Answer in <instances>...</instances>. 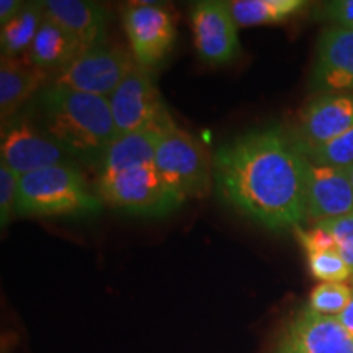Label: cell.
I'll use <instances>...</instances> for the list:
<instances>
[{
	"instance_id": "cell-1",
	"label": "cell",
	"mask_w": 353,
	"mask_h": 353,
	"mask_svg": "<svg viewBox=\"0 0 353 353\" xmlns=\"http://www.w3.org/2000/svg\"><path fill=\"white\" fill-rule=\"evenodd\" d=\"M306 162L280 128L254 130L214 152L213 190L268 231L294 229L306 218Z\"/></svg>"
},
{
	"instance_id": "cell-2",
	"label": "cell",
	"mask_w": 353,
	"mask_h": 353,
	"mask_svg": "<svg viewBox=\"0 0 353 353\" xmlns=\"http://www.w3.org/2000/svg\"><path fill=\"white\" fill-rule=\"evenodd\" d=\"M33 110L34 125L72 161L100 170L105 154L118 136L108 99L51 83L34 99Z\"/></svg>"
},
{
	"instance_id": "cell-3",
	"label": "cell",
	"mask_w": 353,
	"mask_h": 353,
	"mask_svg": "<svg viewBox=\"0 0 353 353\" xmlns=\"http://www.w3.org/2000/svg\"><path fill=\"white\" fill-rule=\"evenodd\" d=\"M101 206L76 165H52L20 176L17 216L21 218H81L100 213Z\"/></svg>"
},
{
	"instance_id": "cell-4",
	"label": "cell",
	"mask_w": 353,
	"mask_h": 353,
	"mask_svg": "<svg viewBox=\"0 0 353 353\" xmlns=\"http://www.w3.org/2000/svg\"><path fill=\"white\" fill-rule=\"evenodd\" d=\"M97 195L110 208L148 218L167 216L187 201L154 164L99 174Z\"/></svg>"
},
{
	"instance_id": "cell-5",
	"label": "cell",
	"mask_w": 353,
	"mask_h": 353,
	"mask_svg": "<svg viewBox=\"0 0 353 353\" xmlns=\"http://www.w3.org/2000/svg\"><path fill=\"white\" fill-rule=\"evenodd\" d=\"M154 165L185 200L203 198L213 190V157L175 123L161 132Z\"/></svg>"
},
{
	"instance_id": "cell-6",
	"label": "cell",
	"mask_w": 353,
	"mask_h": 353,
	"mask_svg": "<svg viewBox=\"0 0 353 353\" xmlns=\"http://www.w3.org/2000/svg\"><path fill=\"white\" fill-rule=\"evenodd\" d=\"M136 65L138 63L131 52L120 46L100 43L56 72L52 85L110 99Z\"/></svg>"
},
{
	"instance_id": "cell-7",
	"label": "cell",
	"mask_w": 353,
	"mask_h": 353,
	"mask_svg": "<svg viewBox=\"0 0 353 353\" xmlns=\"http://www.w3.org/2000/svg\"><path fill=\"white\" fill-rule=\"evenodd\" d=\"M108 101L118 136L148 128H167L174 123L165 112L151 72L141 65L131 70Z\"/></svg>"
},
{
	"instance_id": "cell-8",
	"label": "cell",
	"mask_w": 353,
	"mask_h": 353,
	"mask_svg": "<svg viewBox=\"0 0 353 353\" xmlns=\"http://www.w3.org/2000/svg\"><path fill=\"white\" fill-rule=\"evenodd\" d=\"M0 159V162L10 167L19 176L72 161L59 144L34 125V121L20 114L2 123Z\"/></svg>"
},
{
	"instance_id": "cell-9",
	"label": "cell",
	"mask_w": 353,
	"mask_h": 353,
	"mask_svg": "<svg viewBox=\"0 0 353 353\" xmlns=\"http://www.w3.org/2000/svg\"><path fill=\"white\" fill-rule=\"evenodd\" d=\"M123 26L138 65L151 69L164 61L175 39L170 12L157 3H131L123 12Z\"/></svg>"
},
{
	"instance_id": "cell-10",
	"label": "cell",
	"mask_w": 353,
	"mask_h": 353,
	"mask_svg": "<svg viewBox=\"0 0 353 353\" xmlns=\"http://www.w3.org/2000/svg\"><path fill=\"white\" fill-rule=\"evenodd\" d=\"M192 32L203 63L224 65L241 54L239 25L234 20L229 2L201 0L192 7Z\"/></svg>"
},
{
	"instance_id": "cell-11",
	"label": "cell",
	"mask_w": 353,
	"mask_h": 353,
	"mask_svg": "<svg viewBox=\"0 0 353 353\" xmlns=\"http://www.w3.org/2000/svg\"><path fill=\"white\" fill-rule=\"evenodd\" d=\"M275 353H353V337L337 317L306 307L278 335Z\"/></svg>"
},
{
	"instance_id": "cell-12",
	"label": "cell",
	"mask_w": 353,
	"mask_h": 353,
	"mask_svg": "<svg viewBox=\"0 0 353 353\" xmlns=\"http://www.w3.org/2000/svg\"><path fill=\"white\" fill-rule=\"evenodd\" d=\"M353 126L352 94H321L303 108L293 143L306 154L334 141Z\"/></svg>"
},
{
	"instance_id": "cell-13",
	"label": "cell",
	"mask_w": 353,
	"mask_h": 353,
	"mask_svg": "<svg viewBox=\"0 0 353 353\" xmlns=\"http://www.w3.org/2000/svg\"><path fill=\"white\" fill-rule=\"evenodd\" d=\"M311 85L319 94L353 92V30L332 25L321 33Z\"/></svg>"
},
{
	"instance_id": "cell-14",
	"label": "cell",
	"mask_w": 353,
	"mask_h": 353,
	"mask_svg": "<svg viewBox=\"0 0 353 353\" xmlns=\"http://www.w3.org/2000/svg\"><path fill=\"white\" fill-rule=\"evenodd\" d=\"M306 218L322 223L353 213L350 172L306 162Z\"/></svg>"
},
{
	"instance_id": "cell-15",
	"label": "cell",
	"mask_w": 353,
	"mask_h": 353,
	"mask_svg": "<svg viewBox=\"0 0 353 353\" xmlns=\"http://www.w3.org/2000/svg\"><path fill=\"white\" fill-rule=\"evenodd\" d=\"M52 83V74L25 64L20 57L0 59V117L2 123L15 118L32 99Z\"/></svg>"
},
{
	"instance_id": "cell-16",
	"label": "cell",
	"mask_w": 353,
	"mask_h": 353,
	"mask_svg": "<svg viewBox=\"0 0 353 353\" xmlns=\"http://www.w3.org/2000/svg\"><path fill=\"white\" fill-rule=\"evenodd\" d=\"M43 3L48 19L63 26L83 51L103 43L110 13L100 3L83 0H46Z\"/></svg>"
},
{
	"instance_id": "cell-17",
	"label": "cell",
	"mask_w": 353,
	"mask_h": 353,
	"mask_svg": "<svg viewBox=\"0 0 353 353\" xmlns=\"http://www.w3.org/2000/svg\"><path fill=\"white\" fill-rule=\"evenodd\" d=\"M82 52L81 44L63 26L44 17L32 46L21 54L20 59L25 64L46 70L54 77L56 72L76 61Z\"/></svg>"
},
{
	"instance_id": "cell-18",
	"label": "cell",
	"mask_w": 353,
	"mask_h": 353,
	"mask_svg": "<svg viewBox=\"0 0 353 353\" xmlns=\"http://www.w3.org/2000/svg\"><path fill=\"white\" fill-rule=\"evenodd\" d=\"M164 130L165 128H148L118 136L105 154L99 174H113L131 167L154 164L159 138Z\"/></svg>"
},
{
	"instance_id": "cell-19",
	"label": "cell",
	"mask_w": 353,
	"mask_h": 353,
	"mask_svg": "<svg viewBox=\"0 0 353 353\" xmlns=\"http://www.w3.org/2000/svg\"><path fill=\"white\" fill-rule=\"evenodd\" d=\"M307 3L304 0H232L229 8L239 26L276 25L290 20Z\"/></svg>"
},
{
	"instance_id": "cell-20",
	"label": "cell",
	"mask_w": 353,
	"mask_h": 353,
	"mask_svg": "<svg viewBox=\"0 0 353 353\" xmlns=\"http://www.w3.org/2000/svg\"><path fill=\"white\" fill-rule=\"evenodd\" d=\"M46 10L43 2L25 3L23 10L17 19L8 21L0 30V50L2 56L19 57L32 46L37 37L39 26H41Z\"/></svg>"
},
{
	"instance_id": "cell-21",
	"label": "cell",
	"mask_w": 353,
	"mask_h": 353,
	"mask_svg": "<svg viewBox=\"0 0 353 353\" xmlns=\"http://www.w3.org/2000/svg\"><path fill=\"white\" fill-rule=\"evenodd\" d=\"M353 288L347 283H319L309 294V309L322 316L339 317L352 301Z\"/></svg>"
},
{
	"instance_id": "cell-22",
	"label": "cell",
	"mask_w": 353,
	"mask_h": 353,
	"mask_svg": "<svg viewBox=\"0 0 353 353\" xmlns=\"http://www.w3.org/2000/svg\"><path fill=\"white\" fill-rule=\"evenodd\" d=\"M304 157L314 164L350 169L353 165V126L330 143L306 152Z\"/></svg>"
},
{
	"instance_id": "cell-23",
	"label": "cell",
	"mask_w": 353,
	"mask_h": 353,
	"mask_svg": "<svg viewBox=\"0 0 353 353\" xmlns=\"http://www.w3.org/2000/svg\"><path fill=\"white\" fill-rule=\"evenodd\" d=\"M307 267L311 275L322 283H343L353 276L350 267L339 250H325V252L306 254Z\"/></svg>"
},
{
	"instance_id": "cell-24",
	"label": "cell",
	"mask_w": 353,
	"mask_h": 353,
	"mask_svg": "<svg viewBox=\"0 0 353 353\" xmlns=\"http://www.w3.org/2000/svg\"><path fill=\"white\" fill-rule=\"evenodd\" d=\"M20 176L10 167L0 162V224L6 228L17 214Z\"/></svg>"
},
{
	"instance_id": "cell-25",
	"label": "cell",
	"mask_w": 353,
	"mask_h": 353,
	"mask_svg": "<svg viewBox=\"0 0 353 353\" xmlns=\"http://www.w3.org/2000/svg\"><path fill=\"white\" fill-rule=\"evenodd\" d=\"M316 224H321L322 228H325L332 234L335 242H337L339 252H341L343 260L350 267L353 275V213Z\"/></svg>"
},
{
	"instance_id": "cell-26",
	"label": "cell",
	"mask_w": 353,
	"mask_h": 353,
	"mask_svg": "<svg viewBox=\"0 0 353 353\" xmlns=\"http://www.w3.org/2000/svg\"><path fill=\"white\" fill-rule=\"evenodd\" d=\"M294 234H296L299 244H301L306 254L325 252V250H339L337 242H335L332 234H330L325 228H322L321 224H316L312 229H303L298 226L294 228Z\"/></svg>"
},
{
	"instance_id": "cell-27",
	"label": "cell",
	"mask_w": 353,
	"mask_h": 353,
	"mask_svg": "<svg viewBox=\"0 0 353 353\" xmlns=\"http://www.w3.org/2000/svg\"><path fill=\"white\" fill-rule=\"evenodd\" d=\"M321 19L332 21L334 26L353 30V0H334L317 8Z\"/></svg>"
},
{
	"instance_id": "cell-28",
	"label": "cell",
	"mask_w": 353,
	"mask_h": 353,
	"mask_svg": "<svg viewBox=\"0 0 353 353\" xmlns=\"http://www.w3.org/2000/svg\"><path fill=\"white\" fill-rule=\"evenodd\" d=\"M25 2L21 0H2L0 2V25H7L8 21L20 15L21 10H23Z\"/></svg>"
},
{
	"instance_id": "cell-29",
	"label": "cell",
	"mask_w": 353,
	"mask_h": 353,
	"mask_svg": "<svg viewBox=\"0 0 353 353\" xmlns=\"http://www.w3.org/2000/svg\"><path fill=\"white\" fill-rule=\"evenodd\" d=\"M352 288H353V285H352ZM337 319L343 325V327L348 330V334H350L353 337V296H352L350 304H348V307L342 312L341 316L337 317Z\"/></svg>"
},
{
	"instance_id": "cell-30",
	"label": "cell",
	"mask_w": 353,
	"mask_h": 353,
	"mask_svg": "<svg viewBox=\"0 0 353 353\" xmlns=\"http://www.w3.org/2000/svg\"><path fill=\"white\" fill-rule=\"evenodd\" d=\"M348 172H350V179H352V185H353V165L348 169Z\"/></svg>"
}]
</instances>
